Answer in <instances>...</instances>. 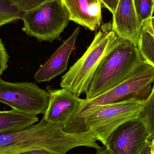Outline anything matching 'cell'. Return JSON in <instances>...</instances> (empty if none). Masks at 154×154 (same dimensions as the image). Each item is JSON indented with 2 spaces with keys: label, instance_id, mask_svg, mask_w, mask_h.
Here are the masks:
<instances>
[{
  "label": "cell",
  "instance_id": "obj_1",
  "mask_svg": "<svg viewBox=\"0 0 154 154\" xmlns=\"http://www.w3.org/2000/svg\"><path fill=\"white\" fill-rule=\"evenodd\" d=\"M97 141L90 131L66 133L63 128L42 119L38 124L25 129L0 134V154H18L35 149L66 154L79 146L96 148Z\"/></svg>",
  "mask_w": 154,
  "mask_h": 154
},
{
  "label": "cell",
  "instance_id": "obj_2",
  "mask_svg": "<svg viewBox=\"0 0 154 154\" xmlns=\"http://www.w3.org/2000/svg\"><path fill=\"white\" fill-rule=\"evenodd\" d=\"M154 84V68L144 60L134 73L124 82L96 97L85 99L63 129L68 133L87 132L85 120L93 109L129 100L143 101L150 95Z\"/></svg>",
  "mask_w": 154,
  "mask_h": 154
},
{
  "label": "cell",
  "instance_id": "obj_3",
  "mask_svg": "<svg viewBox=\"0 0 154 154\" xmlns=\"http://www.w3.org/2000/svg\"><path fill=\"white\" fill-rule=\"evenodd\" d=\"M121 39L113 29L111 22L102 24L84 54L62 77L61 88L79 97L86 93L100 64Z\"/></svg>",
  "mask_w": 154,
  "mask_h": 154
},
{
  "label": "cell",
  "instance_id": "obj_4",
  "mask_svg": "<svg viewBox=\"0 0 154 154\" xmlns=\"http://www.w3.org/2000/svg\"><path fill=\"white\" fill-rule=\"evenodd\" d=\"M144 61L137 47L121 38L97 69L86 92V99L96 97L124 82Z\"/></svg>",
  "mask_w": 154,
  "mask_h": 154
},
{
  "label": "cell",
  "instance_id": "obj_5",
  "mask_svg": "<svg viewBox=\"0 0 154 154\" xmlns=\"http://www.w3.org/2000/svg\"><path fill=\"white\" fill-rule=\"evenodd\" d=\"M23 30L39 41L52 42L60 39V34L70 21L69 13L60 0H51L25 12Z\"/></svg>",
  "mask_w": 154,
  "mask_h": 154
},
{
  "label": "cell",
  "instance_id": "obj_6",
  "mask_svg": "<svg viewBox=\"0 0 154 154\" xmlns=\"http://www.w3.org/2000/svg\"><path fill=\"white\" fill-rule=\"evenodd\" d=\"M143 101L129 100L97 108L86 118V128L106 146L108 137L117 128L137 118Z\"/></svg>",
  "mask_w": 154,
  "mask_h": 154
},
{
  "label": "cell",
  "instance_id": "obj_7",
  "mask_svg": "<svg viewBox=\"0 0 154 154\" xmlns=\"http://www.w3.org/2000/svg\"><path fill=\"white\" fill-rule=\"evenodd\" d=\"M49 100L47 91L32 82H7L0 77V102L28 115L44 114Z\"/></svg>",
  "mask_w": 154,
  "mask_h": 154
},
{
  "label": "cell",
  "instance_id": "obj_8",
  "mask_svg": "<svg viewBox=\"0 0 154 154\" xmlns=\"http://www.w3.org/2000/svg\"><path fill=\"white\" fill-rule=\"evenodd\" d=\"M150 140L145 125L135 118L114 130L108 137L105 146L112 154H138Z\"/></svg>",
  "mask_w": 154,
  "mask_h": 154
},
{
  "label": "cell",
  "instance_id": "obj_9",
  "mask_svg": "<svg viewBox=\"0 0 154 154\" xmlns=\"http://www.w3.org/2000/svg\"><path fill=\"white\" fill-rule=\"evenodd\" d=\"M49 100L43 119L48 123L64 128L72 119L85 99L65 88L47 87Z\"/></svg>",
  "mask_w": 154,
  "mask_h": 154
},
{
  "label": "cell",
  "instance_id": "obj_10",
  "mask_svg": "<svg viewBox=\"0 0 154 154\" xmlns=\"http://www.w3.org/2000/svg\"><path fill=\"white\" fill-rule=\"evenodd\" d=\"M111 23L113 29L121 38L137 47L142 23L138 19L134 0H119Z\"/></svg>",
  "mask_w": 154,
  "mask_h": 154
},
{
  "label": "cell",
  "instance_id": "obj_11",
  "mask_svg": "<svg viewBox=\"0 0 154 154\" xmlns=\"http://www.w3.org/2000/svg\"><path fill=\"white\" fill-rule=\"evenodd\" d=\"M80 30V28L78 27L48 60L39 69L34 76L37 82H49L66 70L69 60L75 49L76 41Z\"/></svg>",
  "mask_w": 154,
  "mask_h": 154
},
{
  "label": "cell",
  "instance_id": "obj_12",
  "mask_svg": "<svg viewBox=\"0 0 154 154\" xmlns=\"http://www.w3.org/2000/svg\"><path fill=\"white\" fill-rule=\"evenodd\" d=\"M69 13L70 20L91 31L97 30L102 22L101 0H60Z\"/></svg>",
  "mask_w": 154,
  "mask_h": 154
},
{
  "label": "cell",
  "instance_id": "obj_13",
  "mask_svg": "<svg viewBox=\"0 0 154 154\" xmlns=\"http://www.w3.org/2000/svg\"><path fill=\"white\" fill-rule=\"evenodd\" d=\"M38 121L37 116L16 110L0 111V134L22 130Z\"/></svg>",
  "mask_w": 154,
  "mask_h": 154
},
{
  "label": "cell",
  "instance_id": "obj_14",
  "mask_svg": "<svg viewBox=\"0 0 154 154\" xmlns=\"http://www.w3.org/2000/svg\"><path fill=\"white\" fill-rule=\"evenodd\" d=\"M137 48L144 60L154 68V32L149 19L142 23Z\"/></svg>",
  "mask_w": 154,
  "mask_h": 154
},
{
  "label": "cell",
  "instance_id": "obj_15",
  "mask_svg": "<svg viewBox=\"0 0 154 154\" xmlns=\"http://www.w3.org/2000/svg\"><path fill=\"white\" fill-rule=\"evenodd\" d=\"M137 118L146 126L150 140L154 139V84L150 95L143 102Z\"/></svg>",
  "mask_w": 154,
  "mask_h": 154
},
{
  "label": "cell",
  "instance_id": "obj_16",
  "mask_svg": "<svg viewBox=\"0 0 154 154\" xmlns=\"http://www.w3.org/2000/svg\"><path fill=\"white\" fill-rule=\"evenodd\" d=\"M23 13L9 0H0V27L21 20Z\"/></svg>",
  "mask_w": 154,
  "mask_h": 154
},
{
  "label": "cell",
  "instance_id": "obj_17",
  "mask_svg": "<svg viewBox=\"0 0 154 154\" xmlns=\"http://www.w3.org/2000/svg\"><path fill=\"white\" fill-rule=\"evenodd\" d=\"M134 3L141 23L152 17L154 11V0H134Z\"/></svg>",
  "mask_w": 154,
  "mask_h": 154
},
{
  "label": "cell",
  "instance_id": "obj_18",
  "mask_svg": "<svg viewBox=\"0 0 154 154\" xmlns=\"http://www.w3.org/2000/svg\"><path fill=\"white\" fill-rule=\"evenodd\" d=\"M23 13L29 11L51 0H9Z\"/></svg>",
  "mask_w": 154,
  "mask_h": 154
},
{
  "label": "cell",
  "instance_id": "obj_19",
  "mask_svg": "<svg viewBox=\"0 0 154 154\" xmlns=\"http://www.w3.org/2000/svg\"><path fill=\"white\" fill-rule=\"evenodd\" d=\"M9 56L4 45L0 39V75L8 68L7 63L9 61Z\"/></svg>",
  "mask_w": 154,
  "mask_h": 154
},
{
  "label": "cell",
  "instance_id": "obj_20",
  "mask_svg": "<svg viewBox=\"0 0 154 154\" xmlns=\"http://www.w3.org/2000/svg\"><path fill=\"white\" fill-rule=\"evenodd\" d=\"M102 7L107 8L113 14L116 11L119 0H101Z\"/></svg>",
  "mask_w": 154,
  "mask_h": 154
},
{
  "label": "cell",
  "instance_id": "obj_21",
  "mask_svg": "<svg viewBox=\"0 0 154 154\" xmlns=\"http://www.w3.org/2000/svg\"><path fill=\"white\" fill-rule=\"evenodd\" d=\"M154 139L150 140L146 143L141 152L138 154H154Z\"/></svg>",
  "mask_w": 154,
  "mask_h": 154
},
{
  "label": "cell",
  "instance_id": "obj_22",
  "mask_svg": "<svg viewBox=\"0 0 154 154\" xmlns=\"http://www.w3.org/2000/svg\"><path fill=\"white\" fill-rule=\"evenodd\" d=\"M18 154H56L45 149H35L29 150Z\"/></svg>",
  "mask_w": 154,
  "mask_h": 154
},
{
  "label": "cell",
  "instance_id": "obj_23",
  "mask_svg": "<svg viewBox=\"0 0 154 154\" xmlns=\"http://www.w3.org/2000/svg\"><path fill=\"white\" fill-rule=\"evenodd\" d=\"M96 154H112L110 152L107 148H106L105 149H100L99 150H97Z\"/></svg>",
  "mask_w": 154,
  "mask_h": 154
},
{
  "label": "cell",
  "instance_id": "obj_24",
  "mask_svg": "<svg viewBox=\"0 0 154 154\" xmlns=\"http://www.w3.org/2000/svg\"><path fill=\"white\" fill-rule=\"evenodd\" d=\"M150 23L151 26L153 30L154 31V16H152V18H150Z\"/></svg>",
  "mask_w": 154,
  "mask_h": 154
},
{
  "label": "cell",
  "instance_id": "obj_25",
  "mask_svg": "<svg viewBox=\"0 0 154 154\" xmlns=\"http://www.w3.org/2000/svg\"><path fill=\"white\" fill-rule=\"evenodd\" d=\"M1 75H0V77H1Z\"/></svg>",
  "mask_w": 154,
  "mask_h": 154
},
{
  "label": "cell",
  "instance_id": "obj_26",
  "mask_svg": "<svg viewBox=\"0 0 154 154\" xmlns=\"http://www.w3.org/2000/svg\"><path fill=\"white\" fill-rule=\"evenodd\" d=\"M154 31V30H153Z\"/></svg>",
  "mask_w": 154,
  "mask_h": 154
},
{
  "label": "cell",
  "instance_id": "obj_27",
  "mask_svg": "<svg viewBox=\"0 0 154 154\" xmlns=\"http://www.w3.org/2000/svg\"></svg>",
  "mask_w": 154,
  "mask_h": 154
}]
</instances>
